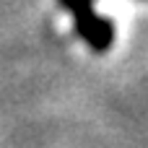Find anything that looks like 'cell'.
Listing matches in <instances>:
<instances>
[{
	"label": "cell",
	"mask_w": 148,
	"mask_h": 148,
	"mask_svg": "<svg viewBox=\"0 0 148 148\" xmlns=\"http://www.w3.org/2000/svg\"><path fill=\"white\" fill-rule=\"evenodd\" d=\"M60 3L73 13L78 34L86 39V44L91 49H96V52L109 49V44L114 39V26H112V21L94 13L91 0H60Z\"/></svg>",
	"instance_id": "6da1fadb"
}]
</instances>
